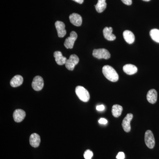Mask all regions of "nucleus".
I'll list each match as a JSON object with an SVG mask.
<instances>
[{
  "mask_svg": "<svg viewBox=\"0 0 159 159\" xmlns=\"http://www.w3.org/2000/svg\"><path fill=\"white\" fill-rule=\"evenodd\" d=\"M102 72L107 79L112 82H116L119 80V75L116 71L111 66L106 65L102 67Z\"/></svg>",
  "mask_w": 159,
  "mask_h": 159,
  "instance_id": "nucleus-1",
  "label": "nucleus"
},
{
  "mask_svg": "<svg viewBox=\"0 0 159 159\" xmlns=\"http://www.w3.org/2000/svg\"><path fill=\"white\" fill-rule=\"evenodd\" d=\"M75 92L79 99L83 102H87L89 100L90 94L83 87L78 86L76 88Z\"/></svg>",
  "mask_w": 159,
  "mask_h": 159,
  "instance_id": "nucleus-2",
  "label": "nucleus"
},
{
  "mask_svg": "<svg viewBox=\"0 0 159 159\" xmlns=\"http://www.w3.org/2000/svg\"><path fill=\"white\" fill-rule=\"evenodd\" d=\"M93 56L98 59H108L110 58L109 52L106 49H95L93 51Z\"/></svg>",
  "mask_w": 159,
  "mask_h": 159,
  "instance_id": "nucleus-3",
  "label": "nucleus"
},
{
  "mask_svg": "<svg viewBox=\"0 0 159 159\" xmlns=\"http://www.w3.org/2000/svg\"><path fill=\"white\" fill-rule=\"evenodd\" d=\"M79 61V58L76 54H72L69 59L67 60L65 64L66 67L69 70L72 71L74 70L75 66L77 65Z\"/></svg>",
  "mask_w": 159,
  "mask_h": 159,
  "instance_id": "nucleus-4",
  "label": "nucleus"
},
{
  "mask_svg": "<svg viewBox=\"0 0 159 159\" xmlns=\"http://www.w3.org/2000/svg\"><path fill=\"white\" fill-rule=\"evenodd\" d=\"M145 141L146 146L148 148L152 149L154 148L155 145V141L153 134L151 131H146L145 135Z\"/></svg>",
  "mask_w": 159,
  "mask_h": 159,
  "instance_id": "nucleus-5",
  "label": "nucleus"
},
{
  "mask_svg": "<svg viewBox=\"0 0 159 159\" xmlns=\"http://www.w3.org/2000/svg\"><path fill=\"white\" fill-rule=\"evenodd\" d=\"M77 38V33L73 31L71 32L70 37L67 38L64 43L65 47L67 49H72L74 47V43Z\"/></svg>",
  "mask_w": 159,
  "mask_h": 159,
  "instance_id": "nucleus-6",
  "label": "nucleus"
},
{
  "mask_svg": "<svg viewBox=\"0 0 159 159\" xmlns=\"http://www.w3.org/2000/svg\"><path fill=\"white\" fill-rule=\"evenodd\" d=\"M44 86V81L42 77L40 76L34 77L32 83V88L36 91H39L42 89Z\"/></svg>",
  "mask_w": 159,
  "mask_h": 159,
  "instance_id": "nucleus-7",
  "label": "nucleus"
},
{
  "mask_svg": "<svg viewBox=\"0 0 159 159\" xmlns=\"http://www.w3.org/2000/svg\"><path fill=\"white\" fill-rule=\"evenodd\" d=\"M133 118V115L129 113L126 115L122 122V126L125 132H129L130 131V122Z\"/></svg>",
  "mask_w": 159,
  "mask_h": 159,
  "instance_id": "nucleus-8",
  "label": "nucleus"
},
{
  "mask_svg": "<svg viewBox=\"0 0 159 159\" xmlns=\"http://www.w3.org/2000/svg\"><path fill=\"white\" fill-rule=\"evenodd\" d=\"M55 25L58 37L60 38L64 37L66 34V31L65 29V25L64 23L60 21H57L55 23Z\"/></svg>",
  "mask_w": 159,
  "mask_h": 159,
  "instance_id": "nucleus-9",
  "label": "nucleus"
},
{
  "mask_svg": "<svg viewBox=\"0 0 159 159\" xmlns=\"http://www.w3.org/2000/svg\"><path fill=\"white\" fill-rule=\"evenodd\" d=\"M70 21L74 25L76 26H81L82 23V18L81 16L77 13H74L70 16Z\"/></svg>",
  "mask_w": 159,
  "mask_h": 159,
  "instance_id": "nucleus-10",
  "label": "nucleus"
},
{
  "mask_svg": "<svg viewBox=\"0 0 159 159\" xmlns=\"http://www.w3.org/2000/svg\"><path fill=\"white\" fill-rule=\"evenodd\" d=\"M26 116V113L21 109H16L14 111L13 114V119L16 122H22Z\"/></svg>",
  "mask_w": 159,
  "mask_h": 159,
  "instance_id": "nucleus-11",
  "label": "nucleus"
},
{
  "mask_svg": "<svg viewBox=\"0 0 159 159\" xmlns=\"http://www.w3.org/2000/svg\"><path fill=\"white\" fill-rule=\"evenodd\" d=\"M113 29L111 27H105L103 30V36L108 41H114L116 39V36L112 33Z\"/></svg>",
  "mask_w": 159,
  "mask_h": 159,
  "instance_id": "nucleus-12",
  "label": "nucleus"
},
{
  "mask_svg": "<svg viewBox=\"0 0 159 159\" xmlns=\"http://www.w3.org/2000/svg\"><path fill=\"white\" fill-rule=\"evenodd\" d=\"M29 142L31 146L34 148H37L39 146L40 143V137L37 134H32L30 136Z\"/></svg>",
  "mask_w": 159,
  "mask_h": 159,
  "instance_id": "nucleus-13",
  "label": "nucleus"
},
{
  "mask_svg": "<svg viewBox=\"0 0 159 159\" xmlns=\"http://www.w3.org/2000/svg\"><path fill=\"white\" fill-rule=\"evenodd\" d=\"M147 99L148 102L154 104L156 102L157 99V93L154 89H152L148 91L147 94Z\"/></svg>",
  "mask_w": 159,
  "mask_h": 159,
  "instance_id": "nucleus-14",
  "label": "nucleus"
},
{
  "mask_svg": "<svg viewBox=\"0 0 159 159\" xmlns=\"http://www.w3.org/2000/svg\"><path fill=\"white\" fill-rule=\"evenodd\" d=\"M54 57H55V61L59 65H63L65 64L67 61V58L64 57L62 53L59 51H55L54 53Z\"/></svg>",
  "mask_w": 159,
  "mask_h": 159,
  "instance_id": "nucleus-15",
  "label": "nucleus"
},
{
  "mask_svg": "<svg viewBox=\"0 0 159 159\" xmlns=\"http://www.w3.org/2000/svg\"><path fill=\"white\" fill-rule=\"evenodd\" d=\"M24 81L23 77L19 75L14 76L10 81V85L12 87H17L22 84Z\"/></svg>",
  "mask_w": 159,
  "mask_h": 159,
  "instance_id": "nucleus-16",
  "label": "nucleus"
},
{
  "mask_svg": "<svg viewBox=\"0 0 159 159\" xmlns=\"http://www.w3.org/2000/svg\"><path fill=\"white\" fill-rule=\"evenodd\" d=\"M123 71L128 75H133L138 72V68L132 64H126L123 67Z\"/></svg>",
  "mask_w": 159,
  "mask_h": 159,
  "instance_id": "nucleus-17",
  "label": "nucleus"
},
{
  "mask_svg": "<svg viewBox=\"0 0 159 159\" xmlns=\"http://www.w3.org/2000/svg\"><path fill=\"white\" fill-rule=\"evenodd\" d=\"M123 36L126 42L129 44H132L135 40V36L133 32L129 30H126L123 32Z\"/></svg>",
  "mask_w": 159,
  "mask_h": 159,
  "instance_id": "nucleus-18",
  "label": "nucleus"
},
{
  "mask_svg": "<svg viewBox=\"0 0 159 159\" xmlns=\"http://www.w3.org/2000/svg\"><path fill=\"white\" fill-rule=\"evenodd\" d=\"M95 6L97 12L101 13L106 8L107 3L106 2V0H98L97 5Z\"/></svg>",
  "mask_w": 159,
  "mask_h": 159,
  "instance_id": "nucleus-19",
  "label": "nucleus"
},
{
  "mask_svg": "<svg viewBox=\"0 0 159 159\" xmlns=\"http://www.w3.org/2000/svg\"><path fill=\"white\" fill-rule=\"evenodd\" d=\"M123 108L121 106L116 104L113 106L112 108V114L115 117H119L122 114Z\"/></svg>",
  "mask_w": 159,
  "mask_h": 159,
  "instance_id": "nucleus-20",
  "label": "nucleus"
},
{
  "mask_svg": "<svg viewBox=\"0 0 159 159\" xmlns=\"http://www.w3.org/2000/svg\"><path fill=\"white\" fill-rule=\"evenodd\" d=\"M150 35L152 39L156 42L159 43V30L157 29H152L150 31Z\"/></svg>",
  "mask_w": 159,
  "mask_h": 159,
  "instance_id": "nucleus-21",
  "label": "nucleus"
},
{
  "mask_svg": "<svg viewBox=\"0 0 159 159\" xmlns=\"http://www.w3.org/2000/svg\"><path fill=\"white\" fill-rule=\"evenodd\" d=\"M93 152L89 149L85 151L84 154V157L85 159H91L93 157Z\"/></svg>",
  "mask_w": 159,
  "mask_h": 159,
  "instance_id": "nucleus-22",
  "label": "nucleus"
},
{
  "mask_svg": "<svg viewBox=\"0 0 159 159\" xmlns=\"http://www.w3.org/2000/svg\"><path fill=\"white\" fill-rule=\"evenodd\" d=\"M125 158V154L124 152H120L118 153L116 156L117 159H124Z\"/></svg>",
  "mask_w": 159,
  "mask_h": 159,
  "instance_id": "nucleus-23",
  "label": "nucleus"
},
{
  "mask_svg": "<svg viewBox=\"0 0 159 159\" xmlns=\"http://www.w3.org/2000/svg\"><path fill=\"white\" fill-rule=\"evenodd\" d=\"M107 122H108L107 120L106 119H104V118H101L99 120V123L101 124L105 125V124H107Z\"/></svg>",
  "mask_w": 159,
  "mask_h": 159,
  "instance_id": "nucleus-24",
  "label": "nucleus"
},
{
  "mask_svg": "<svg viewBox=\"0 0 159 159\" xmlns=\"http://www.w3.org/2000/svg\"><path fill=\"white\" fill-rule=\"evenodd\" d=\"M122 2L127 6H130L132 3V0H121Z\"/></svg>",
  "mask_w": 159,
  "mask_h": 159,
  "instance_id": "nucleus-25",
  "label": "nucleus"
},
{
  "mask_svg": "<svg viewBox=\"0 0 159 159\" xmlns=\"http://www.w3.org/2000/svg\"><path fill=\"white\" fill-rule=\"evenodd\" d=\"M104 109H105V107H104V105H100L97 106V110L99 111H103Z\"/></svg>",
  "mask_w": 159,
  "mask_h": 159,
  "instance_id": "nucleus-26",
  "label": "nucleus"
},
{
  "mask_svg": "<svg viewBox=\"0 0 159 159\" xmlns=\"http://www.w3.org/2000/svg\"><path fill=\"white\" fill-rule=\"evenodd\" d=\"M74 2H76L79 3V4H81L84 2V0H73Z\"/></svg>",
  "mask_w": 159,
  "mask_h": 159,
  "instance_id": "nucleus-27",
  "label": "nucleus"
},
{
  "mask_svg": "<svg viewBox=\"0 0 159 159\" xmlns=\"http://www.w3.org/2000/svg\"><path fill=\"white\" fill-rule=\"evenodd\" d=\"M143 1H145V2H149L150 0H143Z\"/></svg>",
  "mask_w": 159,
  "mask_h": 159,
  "instance_id": "nucleus-28",
  "label": "nucleus"
}]
</instances>
